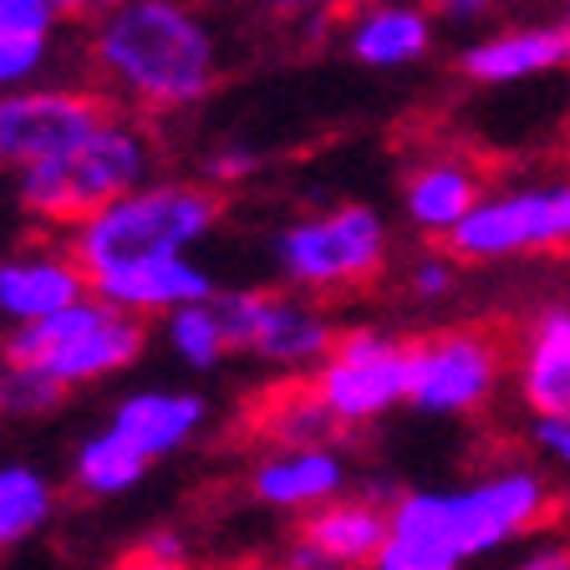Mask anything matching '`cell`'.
<instances>
[{
	"label": "cell",
	"instance_id": "cell-12",
	"mask_svg": "<svg viewBox=\"0 0 570 570\" xmlns=\"http://www.w3.org/2000/svg\"><path fill=\"white\" fill-rule=\"evenodd\" d=\"M92 296V281L71 249H51V245H26L0 255V321L6 326H36L51 321L57 311L77 306Z\"/></svg>",
	"mask_w": 570,
	"mask_h": 570
},
{
	"label": "cell",
	"instance_id": "cell-22",
	"mask_svg": "<svg viewBox=\"0 0 570 570\" xmlns=\"http://www.w3.org/2000/svg\"><path fill=\"white\" fill-rule=\"evenodd\" d=\"M148 469L154 463L142 459L138 449H128L112 428H97L71 453V489L87 499H118V494H132L148 479Z\"/></svg>",
	"mask_w": 570,
	"mask_h": 570
},
{
	"label": "cell",
	"instance_id": "cell-3",
	"mask_svg": "<svg viewBox=\"0 0 570 570\" xmlns=\"http://www.w3.org/2000/svg\"><path fill=\"white\" fill-rule=\"evenodd\" d=\"M219 225V194L199 178H154L138 194L97 209L77 229H67L71 261L87 271V281L128 265L174 261L189 255L199 239L214 235Z\"/></svg>",
	"mask_w": 570,
	"mask_h": 570
},
{
	"label": "cell",
	"instance_id": "cell-18",
	"mask_svg": "<svg viewBox=\"0 0 570 570\" xmlns=\"http://www.w3.org/2000/svg\"><path fill=\"white\" fill-rule=\"evenodd\" d=\"M484 194H489L484 174L474 164H463V158H428V164H417L403 178V214L413 229L449 239L479 209Z\"/></svg>",
	"mask_w": 570,
	"mask_h": 570
},
{
	"label": "cell",
	"instance_id": "cell-5",
	"mask_svg": "<svg viewBox=\"0 0 570 570\" xmlns=\"http://www.w3.org/2000/svg\"><path fill=\"white\" fill-rule=\"evenodd\" d=\"M387 249V219L356 199L291 214L265 239L275 275L285 281V291H301V296H326V291H352V285L377 281Z\"/></svg>",
	"mask_w": 570,
	"mask_h": 570
},
{
	"label": "cell",
	"instance_id": "cell-27",
	"mask_svg": "<svg viewBox=\"0 0 570 570\" xmlns=\"http://www.w3.org/2000/svg\"><path fill=\"white\" fill-rule=\"evenodd\" d=\"M403 285L413 301L433 306V301L453 296V285H459V261H453L449 249H423V255L403 271Z\"/></svg>",
	"mask_w": 570,
	"mask_h": 570
},
{
	"label": "cell",
	"instance_id": "cell-13",
	"mask_svg": "<svg viewBox=\"0 0 570 570\" xmlns=\"http://www.w3.org/2000/svg\"><path fill=\"white\" fill-rule=\"evenodd\" d=\"M346 484H352V463L336 443H326V449H265L249 469V494L281 514L326 510V504L346 499Z\"/></svg>",
	"mask_w": 570,
	"mask_h": 570
},
{
	"label": "cell",
	"instance_id": "cell-29",
	"mask_svg": "<svg viewBox=\"0 0 570 570\" xmlns=\"http://www.w3.org/2000/svg\"><path fill=\"white\" fill-rule=\"evenodd\" d=\"M530 443L556 463L560 474H570V423L566 417H530Z\"/></svg>",
	"mask_w": 570,
	"mask_h": 570
},
{
	"label": "cell",
	"instance_id": "cell-28",
	"mask_svg": "<svg viewBox=\"0 0 570 570\" xmlns=\"http://www.w3.org/2000/svg\"><path fill=\"white\" fill-rule=\"evenodd\" d=\"M255 168H261V154H255V148H245V142H225V148H214V154L204 158V178H209L214 194L225 189V184L249 178Z\"/></svg>",
	"mask_w": 570,
	"mask_h": 570
},
{
	"label": "cell",
	"instance_id": "cell-33",
	"mask_svg": "<svg viewBox=\"0 0 570 570\" xmlns=\"http://www.w3.org/2000/svg\"><path fill=\"white\" fill-rule=\"evenodd\" d=\"M142 550H148V556H158V560H174V566H189V546H184V534H178V530L148 534V540H142Z\"/></svg>",
	"mask_w": 570,
	"mask_h": 570
},
{
	"label": "cell",
	"instance_id": "cell-4",
	"mask_svg": "<svg viewBox=\"0 0 570 570\" xmlns=\"http://www.w3.org/2000/svg\"><path fill=\"white\" fill-rule=\"evenodd\" d=\"M158 148L148 128L132 118H107L82 148H71L67 158L36 164L11 178V194L26 214L47 219V225L77 229L92 219L97 209L138 194L142 184H154Z\"/></svg>",
	"mask_w": 570,
	"mask_h": 570
},
{
	"label": "cell",
	"instance_id": "cell-39",
	"mask_svg": "<svg viewBox=\"0 0 570 570\" xmlns=\"http://www.w3.org/2000/svg\"><path fill=\"white\" fill-rule=\"evenodd\" d=\"M367 570H382V566H367Z\"/></svg>",
	"mask_w": 570,
	"mask_h": 570
},
{
	"label": "cell",
	"instance_id": "cell-10",
	"mask_svg": "<svg viewBox=\"0 0 570 570\" xmlns=\"http://www.w3.org/2000/svg\"><path fill=\"white\" fill-rule=\"evenodd\" d=\"M504 377V342L479 326H453L413 342V392L407 407L423 417H469L494 403Z\"/></svg>",
	"mask_w": 570,
	"mask_h": 570
},
{
	"label": "cell",
	"instance_id": "cell-36",
	"mask_svg": "<svg viewBox=\"0 0 570 570\" xmlns=\"http://www.w3.org/2000/svg\"><path fill=\"white\" fill-rule=\"evenodd\" d=\"M291 11H326V6H346V0H281Z\"/></svg>",
	"mask_w": 570,
	"mask_h": 570
},
{
	"label": "cell",
	"instance_id": "cell-26",
	"mask_svg": "<svg viewBox=\"0 0 570 570\" xmlns=\"http://www.w3.org/2000/svg\"><path fill=\"white\" fill-rule=\"evenodd\" d=\"M57 0H0V47H51Z\"/></svg>",
	"mask_w": 570,
	"mask_h": 570
},
{
	"label": "cell",
	"instance_id": "cell-16",
	"mask_svg": "<svg viewBox=\"0 0 570 570\" xmlns=\"http://www.w3.org/2000/svg\"><path fill=\"white\" fill-rule=\"evenodd\" d=\"M514 387L534 417H566L570 423V301L540 306L520 332Z\"/></svg>",
	"mask_w": 570,
	"mask_h": 570
},
{
	"label": "cell",
	"instance_id": "cell-11",
	"mask_svg": "<svg viewBox=\"0 0 570 570\" xmlns=\"http://www.w3.org/2000/svg\"><path fill=\"white\" fill-rule=\"evenodd\" d=\"M112 118L87 87H21L0 92V174H26L36 164L67 158Z\"/></svg>",
	"mask_w": 570,
	"mask_h": 570
},
{
	"label": "cell",
	"instance_id": "cell-14",
	"mask_svg": "<svg viewBox=\"0 0 570 570\" xmlns=\"http://www.w3.org/2000/svg\"><path fill=\"white\" fill-rule=\"evenodd\" d=\"M204 423H209V397L189 387H132L107 413V428L148 463L189 449Z\"/></svg>",
	"mask_w": 570,
	"mask_h": 570
},
{
	"label": "cell",
	"instance_id": "cell-8",
	"mask_svg": "<svg viewBox=\"0 0 570 570\" xmlns=\"http://www.w3.org/2000/svg\"><path fill=\"white\" fill-rule=\"evenodd\" d=\"M443 249L459 265H494L570 249V178L489 189L479 209L443 239Z\"/></svg>",
	"mask_w": 570,
	"mask_h": 570
},
{
	"label": "cell",
	"instance_id": "cell-30",
	"mask_svg": "<svg viewBox=\"0 0 570 570\" xmlns=\"http://www.w3.org/2000/svg\"><path fill=\"white\" fill-rule=\"evenodd\" d=\"M510 570H570V540H540Z\"/></svg>",
	"mask_w": 570,
	"mask_h": 570
},
{
	"label": "cell",
	"instance_id": "cell-9",
	"mask_svg": "<svg viewBox=\"0 0 570 570\" xmlns=\"http://www.w3.org/2000/svg\"><path fill=\"white\" fill-rule=\"evenodd\" d=\"M316 403L346 428H367L377 417L397 413L413 392V342H397L377 326L342 332L336 352L306 377Z\"/></svg>",
	"mask_w": 570,
	"mask_h": 570
},
{
	"label": "cell",
	"instance_id": "cell-21",
	"mask_svg": "<svg viewBox=\"0 0 570 570\" xmlns=\"http://www.w3.org/2000/svg\"><path fill=\"white\" fill-rule=\"evenodd\" d=\"M57 520V484L26 459L0 463V550H16Z\"/></svg>",
	"mask_w": 570,
	"mask_h": 570
},
{
	"label": "cell",
	"instance_id": "cell-15",
	"mask_svg": "<svg viewBox=\"0 0 570 570\" xmlns=\"http://www.w3.org/2000/svg\"><path fill=\"white\" fill-rule=\"evenodd\" d=\"M92 296L107 301V306L128 311V316H174L184 306H204V301L219 296L214 275L204 271L199 261L189 255H174V261H148V265H128V271H112V275H97L92 281Z\"/></svg>",
	"mask_w": 570,
	"mask_h": 570
},
{
	"label": "cell",
	"instance_id": "cell-1",
	"mask_svg": "<svg viewBox=\"0 0 570 570\" xmlns=\"http://www.w3.org/2000/svg\"><path fill=\"white\" fill-rule=\"evenodd\" d=\"M560 514V494L534 463H504L463 489H403L387 510L382 570H463Z\"/></svg>",
	"mask_w": 570,
	"mask_h": 570
},
{
	"label": "cell",
	"instance_id": "cell-6",
	"mask_svg": "<svg viewBox=\"0 0 570 570\" xmlns=\"http://www.w3.org/2000/svg\"><path fill=\"white\" fill-rule=\"evenodd\" d=\"M142 352H148V321L107 306V301H97V296L57 311L51 321L16 326V332H6V342H0L6 362H31V367H41L67 392L118 377Z\"/></svg>",
	"mask_w": 570,
	"mask_h": 570
},
{
	"label": "cell",
	"instance_id": "cell-40",
	"mask_svg": "<svg viewBox=\"0 0 570 570\" xmlns=\"http://www.w3.org/2000/svg\"><path fill=\"white\" fill-rule=\"evenodd\" d=\"M107 6H118V0H107Z\"/></svg>",
	"mask_w": 570,
	"mask_h": 570
},
{
	"label": "cell",
	"instance_id": "cell-23",
	"mask_svg": "<svg viewBox=\"0 0 570 570\" xmlns=\"http://www.w3.org/2000/svg\"><path fill=\"white\" fill-rule=\"evenodd\" d=\"M261 428H265V439H271L275 449H326V443L342 439V423L316 403V392L311 387L281 392V397L265 407Z\"/></svg>",
	"mask_w": 570,
	"mask_h": 570
},
{
	"label": "cell",
	"instance_id": "cell-38",
	"mask_svg": "<svg viewBox=\"0 0 570 570\" xmlns=\"http://www.w3.org/2000/svg\"><path fill=\"white\" fill-rule=\"evenodd\" d=\"M560 31H566V41H570V11H566V21H560Z\"/></svg>",
	"mask_w": 570,
	"mask_h": 570
},
{
	"label": "cell",
	"instance_id": "cell-19",
	"mask_svg": "<svg viewBox=\"0 0 570 570\" xmlns=\"http://www.w3.org/2000/svg\"><path fill=\"white\" fill-rule=\"evenodd\" d=\"M301 540H311L336 570H367L387 550V504L367 494H346L326 510L306 514Z\"/></svg>",
	"mask_w": 570,
	"mask_h": 570
},
{
	"label": "cell",
	"instance_id": "cell-20",
	"mask_svg": "<svg viewBox=\"0 0 570 570\" xmlns=\"http://www.w3.org/2000/svg\"><path fill=\"white\" fill-rule=\"evenodd\" d=\"M346 51L372 71L413 67V61H423L428 51H433V21H428V11L403 6V0L372 6V11H362L352 21V31H346Z\"/></svg>",
	"mask_w": 570,
	"mask_h": 570
},
{
	"label": "cell",
	"instance_id": "cell-7",
	"mask_svg": "<svg viewBox=\"0 0 570 570\" xmlns=\"http://www.w3.org/2000/svg\"><path fill=\"white\" fill-rule=\"evenodd\" d=\"M214 311L225 321L229 352H245L275 372H306L311 377L342 342L332 311L316 296H301L285 285L281 291H249V285L245 291H219Z\"/></svg>",
	"mask_w": 570,
	"mask_h": 570
},
{
	"label": "cell",
	"instance_id": "cell-24",
	"mask_svg": "<svg viewBox=\"0 0 570 570\" xmlns=\"http://www.w3.org/2000/svg\"><path fill=\"white\" fill-rule=\"evenodd\" d=\"M164 342H168V352L194 372H214L229 356V336H225V321H219L214 301L164 316Z\"/></svg>",
	"mask_w": 570,
	"mask_h": 570
},
{
	"label": "cell",
	"instance_id": "cell-37",
	"mask_svg": "<svg viewBox=\"0 0 570 570\" xmlns=\"http://www.w3.org/2000/svg\"><path fill=\"white\" fill-rule=\"evenodd\" d=\"M560 514H566V520H570V489H566V494H560Z\"/></svg>",
	"mask_w": 570,
	"mask_h": 570
},
{
	"label": "cell",
	"instance_id": "cell-32",
	"mask_svg": "<svg viewBox=\"0 0 570 570\" xmlns=\"http://www.w3.org/2000/svg\"><path fill=\"white\" fill-rule=\"evenodd\" d=\"M281 570H336V566L321 556L311 540H301V534H296V540L285 546V556H281Z\"/></svg>",
	"mask_w": 570,
	"mask_h": 570
},
{
	"label": "cell",
	"instance_id": "cell-17",
	"mask_svg": "<svg viewBox=\"0 0 570 570\" xmlns=\"http://www.w3.org/2000/svg\"><path fill=\"white\" fill-rule=\"evenodd\" d=\"M570 61V41L560 26H510L494 31L484 41H469L459 51V71L479 87H514L530 77L566 67Z\"/></svg>",
	"mask_w": 570,
	"mask_h": 570
},
{
	"label": "cell",
	"instance_id": "cell-31",
	"mask_svg": "<svg viewBox=\"0 0 570 570\" xmlns=\"http://www.w3.org/2000/svg\"><path fill=\"white\" fill-rule=\"evenodd\" d=\"M433 11H439L443 21H453V26H474V21H484V16L494 11V0H433Z\"/></svg>",
	"mask_w": 570,
	"mask_h": 570
},
{
	"label": "cell",
	"instance_id": "cell-35",
	"mask_svg": "<svg viewBox=\"0 0 570 570\" xmlns=\"http://www.w3.org/2000/svg\"><path fill=\"white\" fill-rule=\"evenodd\" d=\"M107 11V0H57V16H92Z\"/></svg>",
	"mask_w": 570,
	"mask_h": 570
},
{
	"label": "cell",
	"instance_id": "cell-25",
	"mask_svg": "<svg viewBox=\"0 0 570 570\" xmlns=\"http://www.w3.org/2000/svg\"><path fill=\"white\" fill-rule=\"evenodd\" d=\"M61 397H67V387H57L41 367H31V362H6V356H0V417L26 423V417L57 413Z\"/></svg>",
	"mask_w": 570,
	"mask_h": 570
},
{
	"label": "cell",
	"instance_id": "cell-34",
	"mask_svg": "<svg viewBox=\"0 0 570 570\" xmlns=\"http://www.w3.org/2000/svg\"><path fill=\"white\" fill-rule=\"evenodd\" d=\"M107 570H189V566H174V560H158V556H148V550H132L128 560H118V566H107Z\"/></svg>",
	"mask_w": 570,
	"mask_h": 570
},
{
	"label": "cell",
	"instance_id": "cell-2",
	"mask_svg": "<svg viewBox=\"0 0 570 570\" xmlns=\"http://www.w3.org/2000/svg\"><path fill=\"white\" fill-rule=\"evenodd\" d=\"M219 36L184 0H118L92 26V67L142 112H184L219 87Z\"/></svg>",
	"mask_w": 570,
	"mask_h": 570
}]
</instances>
